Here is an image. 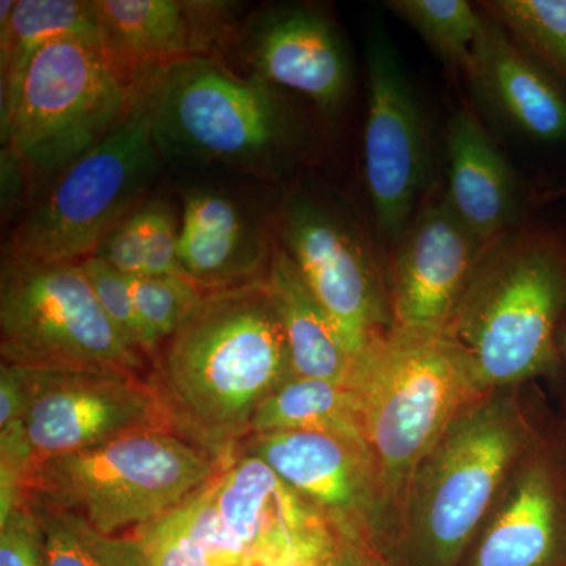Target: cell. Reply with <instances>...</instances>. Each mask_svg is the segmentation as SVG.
<instances>
[{
  "mask_svg": "<svg viewBox=\"0 0 566 566\" xmlns=\"http://www.w3.org/2000/svg\"><path fill=\"white\" fill-rule=\"evenodd\" d=\"M294 376L266 281L205 293L166 342L156 382L178 434L227 468L268 397Z\"/></svg>",
  "mask_w": 566,
  "mask_h": 566,
  "instance_id": "6da1fadb",
  "label": "cell"
},
{
  "mask_svg": "<svg viewBox=\"0 0 566 566\" xmlns=\"http://www.w3.org/2000/svg\"><path fill=\"white\" fill-rule=\"evenodd\" d=\"M539 438L516 387L480 397L417 465L390 546L409 566H460L513 469Z\"/></svg>",
  "mask_w": 566,
  "mask_h": 566,
  "instance_id": "7a4b0ae2",
  "label": "cell"
},
{
  "mask_svg": "<svg viewBox=\"0 0 566 566\" xmlns=\"http://www.w3.org/2000/svg\"><path fill=\"white\" fill-rule=\"evenodd\" d=\"M346 385L359 409L390 545L417 465L450 422L488 392L444 333L397 326L354 357Z\"/></svg>",
  "mask_w": 566,
  "mask_h": 566,
  "instance_id": "3957f363",
  "label": "cell"
},
{
  "mask_svg": "<svg viewBox=\"0 0 566 566\" xmlns=\"http://www.w3.org/2000/svg\"><path fill=\"white\" fill-rule=\"evenodd\" d=\"M565 312V245L517 230L486 249L444 334L485 392L510 389L556 370Z\"/></svg>",
  "mask_w": 566,
  "mask_h": 566,
  "instance_id": "277c9868",
  "label": "cell"
},
{
  "mask_svg": "<svg viewBox=\"0 0 566 566\" xmlns=\"http://www.w3.org/2000/svg\"><path fill=\"white\" fill-rule=\"evenodd\" d=\"M161 155L273 172L300 148V118L283 92L221 62L191 57L145 74Z\"/></svg>",
  "mask_w": 566,
  "mask_h": 566,
  "instance_id": "5b68a950",
  "label": "cell"
},
{
  "mask_svg": "<svg viewBox=\"0 0 566 566\" xmlns=\"http://www.w3.org/2000/svg\"><path fill=\"white\" fill-rule=\"evenodd\" d=\"M223 465L175 431H136L33 461L22 501L82 517L106 535L151 523L221 474Z\"/></svg>",
  "mask_w": 566,
  "mask_h": 566,
  "instance_id": "8992f818",
  "label": "cell"
},
{
  "mask_svg": "<svg viewBox=\"0 0 566 566\" xmlns=\"http://www.w3.org/2000/svg\"><path fill=\"white\" fill-rule=\"evenodd\" d=\"M145 73L104 44L74 39L46 44L0 106V144L29 175L55 180L128 114Z\"/></svg>",
  "mask_w": 566,
  "mask_h": 566,
  "instance_id": "52a82bcc",
  "label": "cell"
},
{
  "mask_svg": "<svg viewBox=\"0 0 566 566\" xmlns=\"http://www.w3.org/2000/svg\"><path fill=\"white\" fill-rule=\"evenodd\" d=\"M145 74L128 114L55 178L18 223L7 252L41 262H84L126 214L144 203L161 156Z\"/></svg>",
  "mask_w": 566,
  "mask_h": 566,
  "instance_id": "ba28073f",
  "label": "cell"
},
{
  "mask_svg": "<svg viewBox=\"0 0 566 566\" xmlns=\"http://www.w3.org/2000/svg\"><path fill=\"white\" fill-rule=\"evenodd\" d=\"M0 356L31 368L142 375L144 354L118 334L81 262H41L7 252L0 273Z\"/></svg>",
  "mask_w": 566,
  "mask_h": 566,
  "instance_id": "9c48e42d",
  "label": "cell"
},
{
  "mask_svg": "<svg viewBox=\"0 0 566 566\" xmlns=\"http://www.w3.org/2000/svg\"><path fill=\"white\" fill-rule=\"evenodd\" d=\"M277 238L352 359L394 326L374 253L344 210L322 197L294 192L279 214Z\"/></svg>",
  "mask_w": 566,
  "mask_h": 566,
  "instance_id": "30bf717a",
  "label": "cell"
},
{
  "mask_svg": "<svg viewBox=\"0 0 566 566\" xmlns=\"http://www.w3.org/2000/svg\"><path fill=\"white\" fill-rule=\"evenodd\" d=\"M33 461L81 452L136 431H175L156 382L120 370L21 367Z\"/></svg>",
  "mask_w": 566,
  "mask_h": 566,
  "instance_id": "8fae6325",
  "label": "cell"
},
{
  "mask_svg": "<svg viewBox=\"0 0 566 566\" xmlns=\"http://www.w3.org/2000/svg\"><path fill=\"white\" fill-rule=\"evenodd\" d=\"M368 103L364 177L379 237L397 243L430 181V144L422 111L385 29L367 39Z\"/></svg>",
  "mask_w": 566,
  "mask_h": 566,
  "instance_id": "7c38bea8",
  "label": "cell"
},
{
  "mask_svg": "<svg viewBox=\"0 0 566 566\" xmlns=\"http://www.w3.org/2000/svg\"><path fill=\"white\" fill-rule=\"evenodd\" d=\"M240 453L260 458L338 534L381 546L389 527L371 458L364 447L318 431L251 436Z\"/></svg>",
  "mask_w": 566,
  "mask_h": 566,
  "instance_id": "4fadbf2b",
  "label": "cell"
},
{
  "mask_svg": "<svg viewBox=\"0 0 566 566\" xmlns=\"http://www.w3.org/2000/svg\"><path fill=\"white\" fill-rule=\"evenodd\" d=\"M490 245L465 229L446 200L419 208L390 249L394 326L444 333Z\"/></svg>",
  "mask_w": 566,
  "mask_h": 566,
  "instance_id": "5bb4252c",
  "label": "cell"
},
{
  "mask_svg": "<svg viewBox=\"0 0 566 566\" xmlns=\"http://www.w3.org/2000/svg\"><path fill=\"white\" fill-rule=\"evenodd\" d=\"M465 566H566V450L539 438L513 469Z\"/></svg>",
  "mask_w": 566,
  "mask_h": 566,
  "instance_id": "9a60e30c",
  "label": "cell"
},
{
  "mask_svg": "<svg viewBox=\"0 0 566 566\" xmlns=\"http://www.w3.org/2000/svg\"><path fill=\"white\" fill-rule=\"evenodd\" d=\"M218 515L244 554L308 560L337 542L331 521L260 458L240 453L214 480Z\"/></svg>",
  "mask_w": 566,
  "mask_h": 566,
  "instance_id": "2e32d148",
  "label": "cell"
},
{
  "mask_svg": "<svg viewBox=\"0 0 566 566\" xmlns=\"http://www.w3.org/2000/svg\"><path fill=\"white\" fill-rule=\"evenodd\" d=\"M244 54L255 80L304 96L326 115L344 109L352 62L322 11L308 7L264 11L249 28Z\"/></svg>",
  "mask_w": 566,
  "mask_h": 566,
  "instance_id": "e0dca14e",
  "label": "cell"
},
{
  "mask_svg": "<svg viewBox=\"0 0 566 566\" xmlns=\"http://www.w3.org/2000/svg\"><path fill=\"white\" fill-rule=\"evenodd\" d=\"M465 74L476 98L510 128L546 144L566 139L565 93L490 13Z\"/></svg>",
  "mask_w": 566,
  "mask_h": 566,
  "instance_id": "ac0fdd59",
  "label": "cell"
},
{
  "mask_svg": "<svg viewBox=\"0 0 566 566\" xmlns=\"http://www.w3.org/2000/svg\"><path fill=\"white\" fill-rule=\"evenodd\" d=\"M274 249L232 197L196 189L182 200L178 262L205 293L266 281Z\"/></svg>",
  "mask_w": 566,
  "mask_h": 566,
  "instance_id": "d6986e66",
  "label": "cell"
},
{
  "mask_svg": "<svg viewBox=\"0 0 566 566\" xmlns=\"http://www.w3.org/2000/svg\"><path fill=\"white\" fill-rule=\"evenodd\" d=\"M107 44L133 70L150 71L208 52L229 32L223 2L95 0Z\"/></svg>",
  "mask_w": 566,
  "mask_h": 566,
  "instance_id": "ffe728a7",
  "label": "cell"
},
{
  "mask_svg": "<svg viewBox=\"0 0 566 566\" xmlns=\"http://www.w3.org/2000/svg\"><path fill=\"white\" fill-rule=\"evenodd\" d=\"M447 196L453 214L490 245L512 232L520 186L504 153L469 111H458L446 133Z\"/></svg>",
  "mask_w": 566,
  "mask_h": 566,
  "instance_id": "44dd1931",
  "label": "cell"
},
{
  "mask_svg": "<svg viewBox=\"0 0 566 566\" xmlns=\"http://www.w3.org/2000/svg\"><path fill=\"white\" fill-rule=\"evenodd\" d=\"M107 44L95 0H2L0 106L9 103L36 51L59 40Z\"/></svg>",
  "mask_w": 566,
  "mask_h": 566,
  "instance_id": "7402d4cb",
  "label": "cell"
},
{
  "mask_svg": "<svg viewBox=\"0 0 566 566\" xmlns=\"http://www.w3.org/2000/svg\"><path fill=\"white\" fill-rule=\"evenodd\" d=\"M268 285L289 342L294 376L346 382L353 359L322 304L279 245L274 248Z\"/></svg>",
  "mask_w": 566,
  "mask_h": 566,
  "instance_id": "603a6c76",
  "label": "cell"
},
{
  "mask_svg": "<svg viewBox=\"0 0 566 566\" xmlns=\"http://www.w3.org/2000/svg\"><path fill=\"white\" fill-rule=\"evenodd\" d=\"M214 480L134 531L150 566H234L245 556L218 515Z\"/></svg>",
  "mask_w": 566,
  "mask_h": 566,
  "instance_id": "cb8c5ba5",
  "label": "cell"
},
{
  "mask_svg": "<svg viewBox=\"0 0 566 566\" xmlns=\"http://www.w3.org/2000/svg\"><path fill=\"white\" fill-rule=\"evenodd\" d=\"M281 431L340 436L368 452L356 398L346 382L292 376L260 406L253 417L251 436Z\"/></svg>",
  "mask_w": 566,
  "mask_h": 566,
  "instance_id": "d4e9b609",
  "label": "cell"
},
{
  "mask_svg": "<svg viewBox=\"0 0 566 566\" xmlns=\"http://www.w3.org/2000/svg\"><path fill=\"white\" fill-rule=\"evenodd\" d=\"M178 237L180 222L174 211L153 200L126 214L92 256L126 277L185 275L178 262Z\"/></svg>",
  "mask_w": 566,
  "mask_h": 566,
  "instance_id": "484cf974",
  "label": "cell"
},
{
  "mask_svg": "<svg viewBox=\"0 0 566 566\" xmlns=\"http://www.w3.org/2000/svg\"><path fill=\"white\" fill-rule=\"evenodd\" d=\"M25 504L40 523L43 566H150L134 535L102 534L73 513Z\"/></svg>",
  "mask_w": 566,
  "mask_h": 566,
  "instance_id": "4316f807",
  "label": "cell"
},
{
  "mask_svg": "<svg viewBox=\"0 0 566 566\" xmlns=\"http://www.w3.org/2000/svg\"><path fill=\"white\" fill-rule=\"evenodd\" d=\"M395 17L406 22L438 57L468 70L483 14L465 0H392L386 3Z\"/></svg>",
  "mask_w": 566,
  "mask_h": 566,
  "instance_id": "83f0119b",
  "label": "cell"
},
{
  "mask_svg": "<svg viewBox=\"0 0 566 566\" xmlns=\"http://www.w3.org/2000/svg\"><path fill=\"white\" fill-rule=\"evenodd\" d=\"M483 6L543 69L566 82V0H493Z\"/></svg>",
  "mask_w": 566,
  "mask_h": 566,
  "instance_id": "f1b7e54d",
  "label": "cell"
},
{
  "mask_svg": "<svg viewBox=\"0 0 566 566\" xmlns=\"http://www.w3.org/2000/svg\"><path fill=\"white\" fill-rule=\"evenodd\" d=\"M128 282L147 354L158 352L180 329L205 294L185 275L128 277Z\"/></svg>",
  "mask_w": 566,
  "mask_h": 566,
  "instance_id": "f546056e",
  "label": "cell"
},
{
  "mask_svg": "<svg viewBox=\"0 0 566 566\" xmlns=\"http://www.w3.org/2000/svg\"><path fill=\"white\" fill-rule=\"evenodd\" d=\"M81 263L88 281H91L96 300L102 305L104 314L114 324L115 329L132 348L142 354H147L145 352L144 333H142L136 307H134L128 277L115 271L109 264L103 263L102 260L93 259V256H88Z\"/></svg>",
  "mask_w": 566,
  "mask_h": 566,
  "instance_id": "4dcf8cb0",
  "label": "cell"
},
{
  "mask_svg": "<svg viewBox=\"0 0 566 566\" xmlns=\"http://www.w3.org/2000/svg\"><path fill=\"white\" fill-rule=\"evenodd\" d=\"M0 566H43L40 523L25 502L0 521Z\"/></svg>",
  "mask_w": 566,
  "mask_h": 566,
  "instance_id": "1f68e13d",
  "label": "cell"
},
{
  "mask_svg": "<svg viewBox=\"0 0 566 566\" xmlns=\"http://www.w3.org/2000/svg\"><path fill=\"white\" fill-rule=\"evenodd\" d=\"M367 546L340 534L329 549L296 566H368Z\"/></svg>",
  "mask_w": 566,
  "mask_h": 566,
  "instance_id": "d6a6232c",
  "label": "cell"
},
{
  "mask_svg": "<svg viewBox=\"0 0 566 566\" xmlns=\"http://www.w3.org/2000/svg\"><path fill=\"white\" fill-rule=\"evenodd\" d=\"M0 175H2V210L10 212L14 210V203L20 200L22 189H24V178L29 172L21 159L9 148L2 147L0 153Z\"/></svg>",
  "mask_w": 566,
  "mask_h": 566,
  "instance_id": "836d02e7",
  "label": "cell"
},
{
  "mask_svg": "<svg viewBox=\"0 0 566 566\" xmlns=\"http://www.w3.org/2000/svg\"><path fill=\"white\" fill-rule=\"evenodd\" d=\"M300 562H294L292 558L274 556V554L266 553H249L245 554L240 562L234 566H296Z\"/></svg>",
  "mask_w": 566,
  "mask_h": 566,
  "instance_id": "e575fe53",
  "label": "cell"
},
{
  "mask_svg": "<svg viewBox=\"0 0 566 566\" xmlns=\"http://www.w3.org/2000/svg\"><path fill=\"white\" fill-rule=\"evenodd\" d=\"M558 349L566 357V324L562 326L560 334H558Z\"/></svg>",
  "mask_w": 566,
  "mask_h": 566,
  "instance_id": "d590c367",
  "label": "cell"
}]
</instances>
